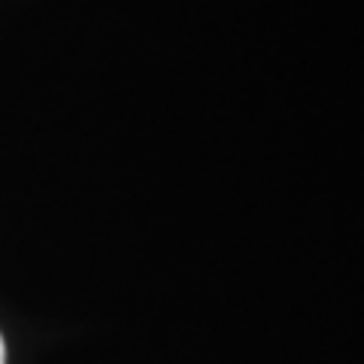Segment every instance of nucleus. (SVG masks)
Here are the masks:
<instances>
[{
  "instance_id": "nucleus-1",
  "label": "nucleus",
  "mask_w": 364,
  "mask_h": 364,
  "mask_svg": "<svg viewBox=\"0 0 364 364\" xmlns=\"http://www.w3.org/2000/svg\"><path fill=\"white\" fill-rule=\"evenodd\" d=\"M0 364H6V346H4V337H0Z\"/></svg>"
}]
</instances>
